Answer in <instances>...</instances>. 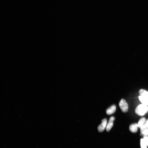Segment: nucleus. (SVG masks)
Wrapping results in <instances>:
<instances>
[{"label": "nucleus", "instance_id": "obj_1", "mask_svg": "<svg viewBox=\"0 0 148 148\" xmlns=\"http://www.w3.org/2000/svg\"><path fill=\"white\" fill-rule=\"evenodd\" d=\"M148 110L147 105L143 104L138 105L136 108V113L140 116H143L146 114Z\"/></svg>", "mask_w": 148, "mask_h": 148}, {"label": "nucleus", "instance_id": "obj_2", "mask_svg": "<svg viewBox=\"0 0 148 148\" xmlns=\"http://www.w3.org/2000/svg\"><path fill=\"white\" fill-rule=\"evenodd\" d=\"M119 105L122 112L123 113H126L128 112V106L126 101L124 99H122L120 101Z\"/></svg>", "mask_w": 148, "mask_h": 148}, {"label": "nucleus", "instance_id": "obj_3", "mask_svg": "<svg viewBox=\"0 0 148 148\" xmlns=\"http://www.w3.org/2000/svg\"><path fill=\"white\" fill-rule=\"evenodd\" d=\"M107 120L106 119L102 120L101 123L100 125L98 128L99 132H101L103 131L107 125Z\"/></svg>", "mask_w": 148, "mask_h": 148}, {"label": "nucleus", "instance_id": "obj_4", "mask_svg": "<svg viewBox=\"0 0 148 148\" xmlns=\"http://www.w3.org/2000/svg\"><path fill=\"white\" fill-rule=\"evenodd\" d=\"M115 117L113 116L111 117L109 120L108 123L106 128V130L107 132L110 131L113 125V122L115 120Z\"/></svg>", "mask_w": 148, "mask_h": 148}, {"label": "nucleus", "instance_id": "obj_5", "mask_svg": "<svg viewBox=\"0 0 148 148\" xmlns=\"http://www.w3.org/2000/svg\"><path fill=\"white\" fill-rule=\"evenodd\" d=\"M116 110V107L115 105H113L106 110V113L110 115L115 113Z\"/></svg>", "mask_w": 148, "mask_h": 148}, {"label": "nucleus", "instance_id": "obj_6", "mask_svg": "<svg viewBox=\"0 0 148 148\" xmlns=\"http://www.w3.org/2000/svg\"><path fill=\"white\" fill-rule=\"evenodd\" d=\"M138 124L136 123L133 124L129 126V130L132 132H136L138 130Z\"/></svg>", "mask_w": 148, "mask_h": 148}, {"label": "nucleus", "instance_id": "obj_7", "mask_svg": "<svg viewBox=\"0 0 148 148\" xmlns=\"http://www.w3.org/2000/svg\"><path fill=\"white\" fill-rule=\"evenodd\" d=\"M138 98L142 104L148 105V98L141 95L139 96Z\"/></svg>", "mask_w": 148, "mask_h": 148}, {"label": "nucleus", "instance_id": "obj_8", "mask_svg": "<svg viewBox=\"0 0 148 148\" xmlns=\"http://www.w3.org/2000/svg\"><path fill=\"white\" fill-rule=\"evenodd\" d=\"M140 95L148 98V92L145 90L141 89L139 91Z\"/></svg>", "mask_w": 148, "mask_h": 148}, {"label": "nucleus", "instance_id": "obj_9", "mask_svg": "<svg viewBox=\"0 0 148 148\" xmlns=\"http://www.w3.org/2000/svg\"><path fill=\"white\" fill-rule=\"evenodd\" d=\"M146 121L145 118L143 117L141 119L137 124L138 127L140 128L145 123Z\"/></svg>", "mask_w": 148, "mask_h": 148}, {"label": "nucleus", "instance_id": "obj_10", "mask_svg": "<svg viewBox=\"0 0 148 148\" xmlns=\"http://www.w3.org/2000/svg\"><path fill=\"white\" fill-rule=\"evenodd\" d=\"M140 145L141 148H147V146L143 138L141 140Z\"/></svg>", "mask_w": 148, "mask_h": 148}, {"label": "nucleus", "instance_id": "obj_11", "mask_svg": "<svg viewBox=\"0 0 148 148\" xmlns=\"http://www.w3.org/2000/svg\"><path fill=\"white\" fill-rule=\"evenodd\" d=\"M141 134L144 136H148V129H146L141 132Z\"/></svg>", "mask_w": 148, "mask_h": 148}, {"label": "nucleus", "instance_id": "obj_12", "mask_svg": "<svg viewBox=\"0 0 148 148\" xmlns=\"http://www.w3.org/2000/svg\"><path fill=\"white\" fill-rule=\"evenodd\" d=\"M143 139H144L147 146H148V137L147 136H144Z\"/></svg>", "mask_w": 148, "mask_h": 148}, {"label": "nucleus", "instance_id": "obj_13", "mask_svg": "<svg viewBox=\"0 0 148 148\" xmlns=\"http://www.w3.org/2000/svg\"><path fill=\"white\" fill-rule=\"evenodd\" d=\"M145 124L147 127L148 128V119L146 120Z\"/></svg>", "mask_w": 148, "mask_h": 148}]
</instances>
